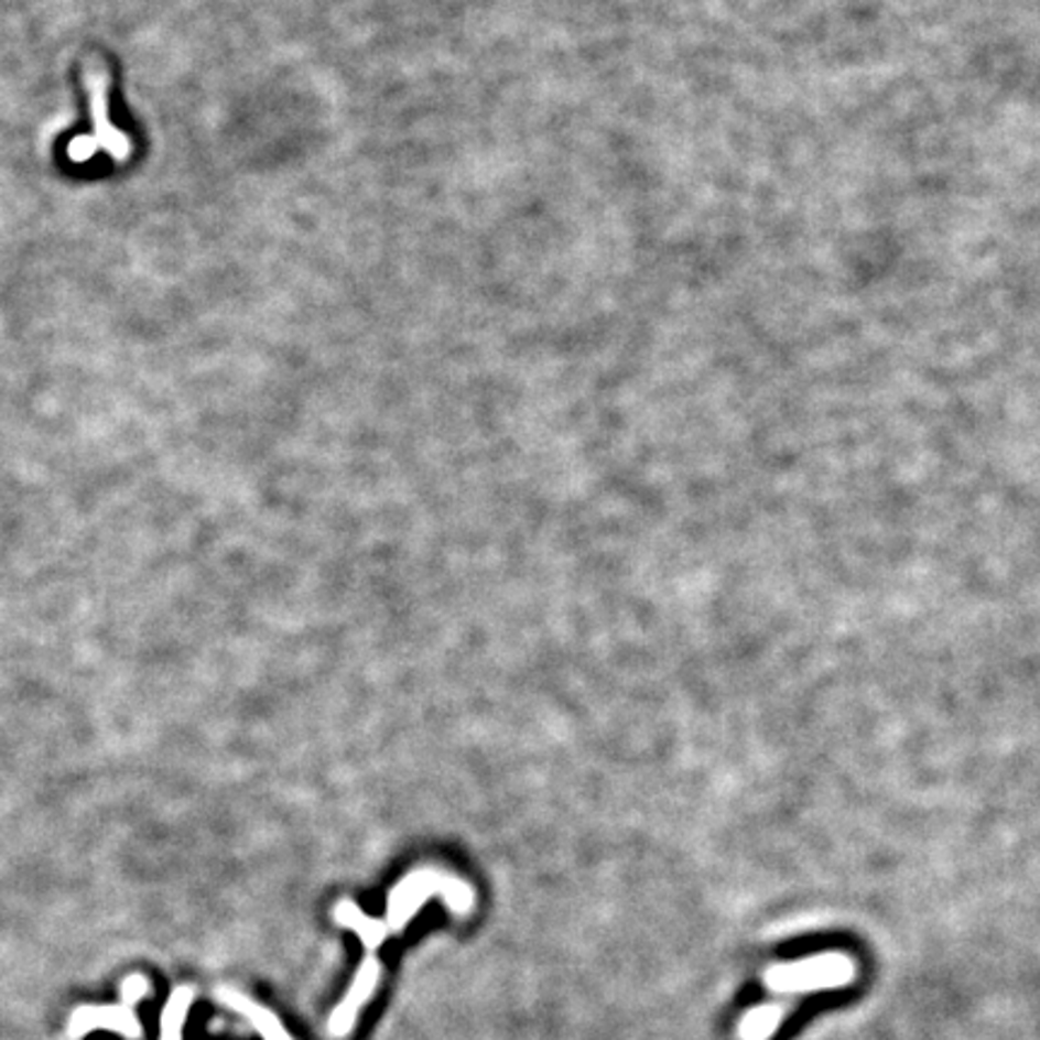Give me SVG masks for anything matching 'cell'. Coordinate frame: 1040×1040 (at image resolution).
<instances>
[{
    "label": "cell",
    "instance_id": "obj_2",
    "mask_svg": "<svg viewBox=\"0 0 1040 1040\" xmlns=\"http://www.w3.org/2000/svg\"><path fill=\"white\" fill-rule=\"evenodd\" d=\"M85 85L89 93V109H93V133L71 140L68 158L73 162L93 160L99 150L109 152L116 162H126L130 154V140L123 130L109 121V71L99 58L87 63Z\"/></svg>",
    "mask_w": 1040,
    "mask_h": 1040
},
{
    "label": "cell",
    "instance_id": "obj_8",
    "mask_svg": "<svg viewBox=\"0 0 1040 1040\" xmlns=\"http://www.w3.org/2000/svg\"><path fill=\"white\" fill-rule=\"evenodd\" d=\"M778 1009L776 1007H761L757 1011H751L745 1017L743 1026H739V1036L745 1040H763L766 1036H771L776 1023H778Z\"/></svg>",
    "mask_w": 1040,
    "mask_h": 1040
},
{
    "label": "cell",
    "instance_id": "obj_5",
    "mask_svg": "<svg viewBox=\"0 0 1040 1040\" xmlns=\"http://www.w3.org/2000/svg\"><path fill=\"white\" fill-rule=\"evenodd\" d=\"M219 1003H225L229 1009L243 1014L246 1019L251 1021L253 1029L260 1033L263 1040H292V1036L284 1031V1026L280 1019L272 1014L270 1009L256 1005L253 999L243 997L237 990H219Z\"/></svg>",
    "mask_w": 1040,
    "mask_h": 1040
},
{
    "label": "cell",
    "instance_id": "obj_3",
    "mask_svg": "<svg viewBox=\"0 0 1040 1040\" xmlns=\"http://www.w3.org/2000/svg\"><path fill=\"white\" fill-rule=\"evenodd\" d=\"M381 981V964L376 956H367L361 961V966L355 975L353 985H349L347 995L343 997V1003L335 1007L328 1021V1031L335 1038H345L353 1033L355 1023L359 1019V1011L369 1005V999L373 997L376 987H379Z\"/></svg>",
    "mask_w": 1040,
    "mask_h": 1040
},
{
    "label": "cell",
    "instance_id": "obj_4",
    "mask_svg": "<svg viewBox=\"0 0 1040 1040\" xmlns=\"http://www.w3.org/2000/svg\"><path fill=\"white\" fill-rule=\"evenodd\" d=\"M93 1029H109L121 1036H140L138 1019L128 1007H83L73 1014L71 1033L83 1036Z\"/></svg>",
    "mask_w": 1040,
    "mask_h": 1040
},
{
    "label": "cell",
    "instance_id": "obj_7",
    "mask_svg": "<svg viewBox=\"0 0 1040 1040\" xmlns=\"http://www.w3.org/2000/svg\"><path fill=\"white\" fill-rule=\"evenodd\" d=\"M193 1003V990L191 987H178V990L172 993L169 1003L162 1011V1026H160V1040H181V1033H184V1021L186 1014Z\"/></svg>",
    "mask_w": 1040,
    "mask_h": 1040
},
{
    "label": "cell",
    "instance_id": "obj_1",
    "mask_svg": "<svg viewBox=\"0 0 1040 1040\" xmlns=\"http://www.w3.org/2000/svg\"><path fill=\"white\" fill-rule=\"evenodd\" d=\"M432 896H441L455 916H467L473 910V891L467 884L448 875L432 873V869H422V873H412L410 877L402 879L398 887L390 891L386 918L388 930H405L414 913H418Z\"/></svg>",
    "mask_w": 1040,
    "mask_h": 1040
},
{
    "label": "cell",
    "instance_id": "obj_6",
    "mask_svg": "<svg viewBox=\"0 0 1040 1040\" xmlns=\"http://www.w3.org/2000/svg\"><path fill=\"white\" fill-rule=\"evenodd\" d=\"M335 920L340 922L343 928L347 930H353L359 934V940L364 942V946L369 949V952H373V949H379L386 938L390 934L388 925H386V920H376V918H369V916H364L361 910L353 903V901H340L335 908Z\"/></svg>",
    "mask_w": 1040,
    "mask_h": 1040
},
{
    "label": "cell",
    "instance_id": "obj_9",
    "mask_svg": "<svg viewBox=\"0 0 1040 1040\" xmlns=\"http://www.w3.org/2000/svg\"><path fill=\"white\" fill-rule=\"evenodd\" d=\"M148 993V981L145 978H128L126 985H123V999H126V1007L130 1005H136L138 999Z\"/></svg>",
    "mask_w": 1040,
    "mask_h": 1040
}]
</instances>
